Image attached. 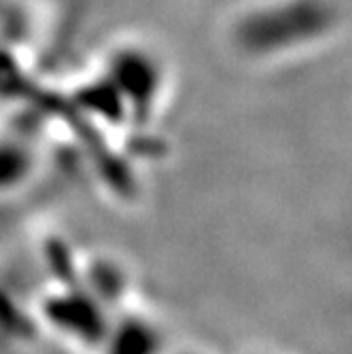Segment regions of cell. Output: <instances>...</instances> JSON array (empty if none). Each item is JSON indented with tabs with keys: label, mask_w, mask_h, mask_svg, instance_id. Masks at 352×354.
<instances>
[{
	"label": "cell",
	"mask_w": 352,
	"mask_h": 354,
	"mask_svg": "<svg viewBox=\"0 0 352 354\" xmlns=\"http://www.w3.org/2000/svg\"><path fill=\"white\" fill-rule=\"evenodd\" d=\"M41 316L59 337L98 352L109 331L113 312L83 282H66L45 293Z\"/></svg>",
	"instance_id": "7a4b0ae2"
},
{
	"label": "cell",
	"mask_w": 352,
	"mask_h": 354,
	"mask_svg": "<svg viewBox=\"0 0 352 354\" xmlns=\"http://www.w3.org/2000/svg\"><path fill=\"white\" fill-rule=\"evenodd\" d=\"M174 354H204L200 350H180V352H174Z\"/></svg>",
	"instance_id": "8992f818"
},
{
	"label": "cell",
	"mask_w": 352,
	"mask_h": 354,
	"mask_svg": "<svg viewBox=\"0 0 352 354\" xmlns=\"http://www.w3.org/2000/svg\"><path fill=\"white\" fill-rule=\"evenodd\" d=\"M37 153L26 142L0 136V198H9L28 187L37 174Z\"/></svg>",
	"instance_id": "5b68a950"
},
{
	"label": "cell",
	"mask_w": 352,
	"mask_h": 354,
	"mask_svg": "<svg viewBox=\"0 0 352 354\" xmlns=\"http://www.w3.org/2000/svg\"><path fill=\"white\" fill-rule=\"evenodd\" d=\"M104 77L123 98L132 121L151 119L166 83L162 64L153 53L140 47L117 49L106 64Z\"/></svg>",
	"instance_id": "3957f363"
},
{
	"label": "cell",
	"mask_w": 352,
	"mask_h": 354,
	"mask_svg": "<svg viewBox=\"0 0 352 354\" xmlns=\"http://www.w3.org/2000/svg\"><path fill=\"white\" fill-rule=\"evenodd\" d=\"M98 354H166V333L142 312H117Z\"/></svg>",
	"instance_id": "277c9868"
},
{
	"label": "cell",
	"mask_w": 352,
	"mask_h": 354,
	"mask_svg": "<svg viewBox=\"0 0 352 354\" xmlns=\"http://www.w3.org/2000/svg\"><path fill=\"white\" fill-rule=\"evenodd\" d=\"M337 21L333 0H272L236 21L234 43L254 59L278 57L329 37Z\"/></svg>",
	"instance_id": "6da1fadb"
}]
</instances>
